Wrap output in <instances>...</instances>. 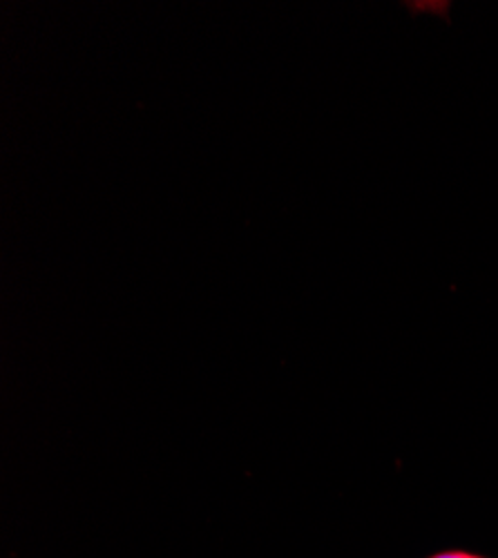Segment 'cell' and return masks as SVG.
<instances>
[{
	"mask_svg": "<svg viewBox=\"0 0 498 558\" xmlns=\"http://www.w3.org/2000/svg\"><path fill=\"white\" fill-rule=\"evenodd\" d=\"M427 558H487V556H478V554H472L465 549H445V551H438Z\"/></svg>",
	"mask_w": 498,
	"mask_h": 558,
	"instance_id": "cell-1",
	"label": "cell"
}]
</instances>
